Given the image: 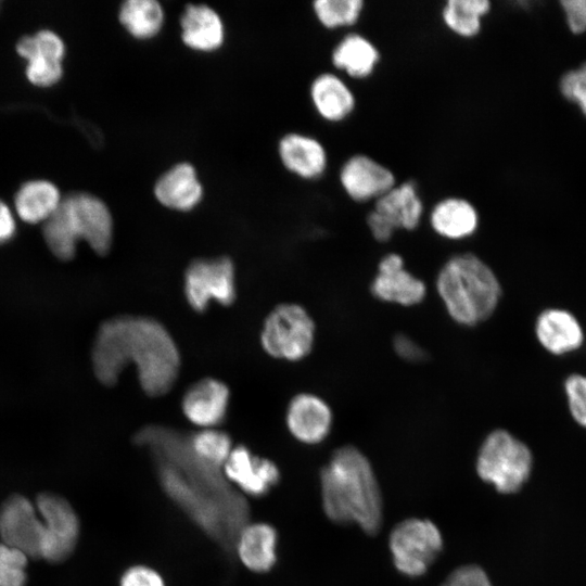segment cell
Wrapping results in <instances>:
<instances>
[{"label": "cell", "instance_id": "cell-8", "mask_svg": "<svg viewBox=\"0 0 586 586\" xmlns=\"http://www.w3.org/2000/svg\"><path fill=\"white\" fill-rule=\"evenodd\" d=\"M183 294L196 313H204L212 301L231 305L237 296L233 260L227 255L192 259L183 272Z\"/></svg>", "mask_w": 586, "mask_h": 586}, {"label": "cell", "instance_id": "cell-1", "mask_svg": "<svg viewBox=\"0 0 586 586\" xmlns=\"http://www.w3.org/2000/svg\"><path fill=\"white\" fill-rule=\"evenodd\" d=\"M135 442L150 448L167 495L212 537L229 546L245 525L247 509L219 468L200 460L189 436L164 425H146Z\"/></svg>", "mask_w": 586, "mask_h": 586}, {"label": "cell", "instance_id": "cell-5", "mask_svg": "<svg viewBox=\"0 0 586 586\" xmlns=\"http://www.w3.org/2000/svg\"><path fill=\"white\" fill-rule=\"evenodd\" d=\"M114 224L107 205L87 192H74L62 199L56 211L43 222V239L52 254L69 260L79 240L99 255L110 252Z\"/></svg>", "mask_w": 586, "mask_h": 586}, {"label": "cell", "instance_id": "cell-25", "mask_svg": "<svg viewBox=\"0 0 586 586\" xmlns=\"http://www.w3.org/2000/svg\"><path fill=\"white\" fill-rule=\"evenodd\" d=\"M331 62L337 71L355 79L369 77L380 62L375 44L358 33L344 36L331 53Z\"/></svg>", "mask_w": 586, "mask_h": 586}, {"label": "cell", "instance_id": "cell-31", "mask_svg": "<svg viewBox=\"0 0 586 586\" xmlns=\"http://www.w3.org/2000/svg\"><path fill=\"white\" fill-rule=\"evenodd\" d=\"M364 7L362 0H317L313 3L317 20L329 29L355 25Z\"/></svg>", "mask_w": 586, "mask_h": 586}, {"label": "cell", "instance_id": "cell-28", "mask_svg": "<svg viewBox=\"0 0 586 586\" xmlns=\"http://www.w3.org/2000/svg\"><path fill=\"white\" fill-rule=\"evenodd\" d=\"M492 9L488 0H448L442 9V20L454 34L471 38L482 28V20Z\"/></svg>", "mask_w": 586, "mask_h": 586}, {"label": "cell", "instance_id": "cell-27", "mask_svg": "<svg viewBox=\"0 0 586 586\" xmlns=\"http://www.w3.org/2000/svg\"><path fill=\"white\" fill-rule=\"evenodd\" d=\"M118 21L131 37L148 40L162 30L165 12L156 0H127L118 10Z\"/></svg>", "mask_w": 586, "mask_h": 586}, {"label": "cell", "instance_id": "cell-34", "mask_svg": "<svg viewBox=\"0 0 586 586\" xmlns=\"http://www.w3.org/2000/svg\"><path fill=\"white\" fill-rule=\"evenodd\" d=\"M27 80L36 87H51L63 76L62 62L46 59L28 61L25 67Z\"/></svg>", "mask_w": 586, "mask_h": 586}, {"label": "cell", "instance_id": "cell-29", "mask_svg": "<svg viewBox=\"0 0 586 586\" xmlns=\"http://www.w3.org/2000/svg\"><path fill=\"white\" fill-rule=\"evenodd\" d=\"M189 443L200 460L219 469L233 448L229 434L216 428L201 429L189 436Z\"/></svg>", "mask_w": 586, "mask_h": 586}, {"label": "cell", "instance_id": "cell-10", "mask_svg": "<svg viewBox=\"0 0 586 586\" xmlns=\"http://www.w3.org/2000/svg\"><path fill=\"white\" fill-rule=\"evenodd\" d=\"M36 507L43 524L41 558L50 562L65 560L74 550L79 534L74 509L64 498L49 493L37 497Z\"/></svg>", "mask_w": 586, "mask_h": 586}, {"label": "cell", "instance_id": "cell-11", "mask_svg": "<svg viewBox=\"0 0 586 586\" xmlns=\"http://www.w3.org/2000/svg\"><path fill=\"white\" fill-rule=\"evenodd\" d=\"M2 543L28 558H41L43 524L35 506L22 495L10 496L0 507Z\"/></svg>", "mask_w": 586, "mask_h": 586}, {"label": "cell", "instance_id": "cell-14", "mask_svg": "<svg viewBox=\"0 0 586 586\" xmlns=\"http://www.w3.org/2000/svg\"><path fill=\"white\" fill-rule=\"evenodd\" d=\"M230 390L226 383L206 377L192 383L181 398L183 416L201 429L216 428L226 418Z\"/></svg>", "mask_w": 586, "mask_h": 586}, {"label": "cell", "instance_id": "cell-21", "mask_svg": "<svg viewBox=\"0 0 586 586\" xmlns=\"http://www.w3.org/2000/svg\"><path fill=\"white\" fill-rule=\"evenodd\" d=\"M429 221L436 234L458 241L475 233L480 217L475 206L467 199L448 196L432 207Z\"/></svg>", "mask_w": 586, "mask_h": 586}, {"label": "cell", "instance_id": "cell-30", "mask_svg": "<svg viewBox=\"0 0 586 586\" xmlns=\"http://www.w3.org/2000/svg\"><path fill=\"white\" fill-rule=\"evenodd\" d=\"M16 52L26 62L46 59L63 62L65 44L53 30L42 29L34 35H26L16 42Z\"/></svg>", "mask_w": 586, "mask_h": 586}, {"label": "cell", "instance_id": "cell-15", "mask_svg": "<svg viewBox=\"0 0 586 586\" xmlns=\"http://www.w3.org/2000/svg\"><path fill=\"white\" fill-rule=\"evenodd\" d=\"M222 470L228 482L250 496L266 495L280 479L275 462L253 455L244 445L232 448Z\"/></svg>", "mask_w": 586, "mask_h": 586}, {"label": "cell", "instance_id": "cell-37", "mask_svg": "<svg viewBox=\"0 0 586 586\" xmlns=\"http://www.w3.org/2000/svg\"><path fill=\"white\" fill-rule=\"evenodd\" d=\"M120 586H165V583L155 570L145 565H135L125 571Z\"/></svg>", "mask_w": 586, "mask_h": 586}, {"label": "cell", "instance_id": "cell-6", "mask_svg": "<svg viewBox=\"0 0 586 586\" xmlns=\"http://www.w3.org/2000/svg\"><path fill=\"white\" fill-rule=\"evenodd\" d=\"M532 464L531 449L507 430L497 429L485 437L479 449L476 472L499 493L512 494L528 480Z\"/></svg>", "mask_w": 586, "mask_h": 586}, {"label": "cell", "instance_id": "cell-12", "mask_svg": "<svg viewBox=\"0 0 586 586\" xmlns=\"http://www.w3.org/2000/svg\"><path fill=\"white\" fill-rule=\"evenodd\" d=\"M345 193L356 202L377 201L396 184L394 173L367 154H354L340 168Z\"/></svg>", "mask_w": 586, "mask_h": 586}, {"label": "cell", "instance_id": "cell-26", "mask_svg": "<svg viewBox=\"0 0 586 586\" xmlns=\"http://www.w3.org/2000/svg\"><path fill=\"white\" fill-rule=\"evenodd\" d=\"M62 199L53 182L35 179L18 188L14 196V207L18 217L28 224L44 222L56 211Z\"/></svg>", "mask_w": 586, "mask_h": 586}, {"label": "cell", "instance_id": "cell-17", "mask_svg": "<svg viewBox=\"0 0 586 586\" xmlns=\"http://www.w3.org/2000/svg\"><path fill=\"white\" fill-rule=\"evenodd\" d=\"M539 345L549 354L563 356L577 351L584 343V329L577 317L561 307L542 310L534 324Z\"/></svg>", "mask_w": 586, "mask_h": 586}, {"label": "cell", "instance_id": "cell-41", "mask_svg": "<svg viewBox=\"0 0 586 586\" xmlns=\"http://www.w3.org/2000/svg\"><path fill=\"white\" fill-rule=\"evenodd\" d=\"M15 229V219L10 207L0 200V244L10 240Z\"/></svg>", "mask_w": 586, "mask_h": 586}, {"label": "cell", "instance_id": "cell-4", "mask_svg": "<svg viewBox=\"0 0 586 586\" xmlns=\"http://www.w3.org/2000/svg\"><path fill=\"white\" fill-rule=\"evenodd\" d=\"M435 286L450 318L466 327L487 320L502 295L494 270L469 252L456 254L444 263L436 276Z\"/></svg>", "mask_w": 586, "mask_h": 586}, {"label": "cell", "instance_id": "cell-38", "mask_svg": "<svg viewBox=\"0 0 586 586\" xmlns=\"http://www.w3.org/2000/svg\"><path fill=\"white\" fill-rule=\"evenodd\" d=\"M393 348L398 357L409 362L424 361L428 356L416 341L403 333L394 336Z\"/></svg>", "mask_w": 586, "mask_h": 586}, {"label": "cell", "instance_id": "cell-19", "mask_svg": "<svg viewBox=\"0 0 586 586\" xmlns=\"http://www.w3.org/2000/svg\"><path fill=\"white\" fill-rule=\"evenodd\" d=\"M181 40L191 50L214 52L225 42L226 28L219 13L205 3H190L180 16Z\"/></svg>", "mask_w": 586, "mask_h": 586}, {"label": "cell", "instance_id": "cell-33", "mask_svg": "<svg viewBox=\"0 0 586 586\" xmlns=\"http://www.w3.org/2000/svg\"><path fill=\"white\" fill-rule=\"evenodd\" d=\"M563 390L571 417L586 429V374H569L563 382Z\"/></svg>", "mask_w": 586, "mask_h": 586}, {"label": "cell", "instance_id": "cell-2", "mask_svg": "<svg viewBox=\"0 0 586 586\" xmlns=\"http://www.w3.org/2000/svg\"><path fill=\"white\" fill-rule=\"evenodd\" d=\"M91 359L97 379L106 386L117 383L127 365H135L139 385L151 397L171 390L181 366L169 331L157 319L143 315H119L103 321Z\"/></svg>", "mask_w": 586, "mask_h": 586}, {"label": "cell", "instance_id": "cell-13", "mask_svg": "<svg viewBox=\"0 0 586 586\" xmlns=\"http://www.w3.org/2000/svg\"><path fill=\"white\" fill-rule=\"evenodd\" d=\"M370 290L382 302L406 307L420 304L426 295L425 283L405 268L404 258L397 253L380 259Z\"/></svg>", "mask_w": 586, "mask_h": 586}, {"label": "cell", "instance_id": "cell-24", "mask_svg": "<svg viewBox=\"0 0 586 586\" xmlns=\"http://www.w3.org/2000/svg\"><path fill=\"white\" fill-rule=\"evenodd\" d=\"M373 209L382 214L396 230H413L423 217L424 206L416 183L404 181L379 198Z\"/></svg>", "mask_w": 586, "mask_h": 586}, {"label": "cell", "instance_id": "cell-7", "mask_svg": "<svg viewBox=\"0 0 586 586\" xmlns=\"http://www.w3.org/2000/svg\"><path fill=\"white\" fill-rule=\"evenodd\" d=\"M315 333V321L302 305L281 303L264 319L259 341L267 355L298 361L311 352Z\"/></svg>", "mask_w": 586, "mask_h": 586}, {"label": "cell", "instance_id": "cell-20", "mask_svg": "<svg viewBox=\"0 0 586 586\" xmlns=\"http://www.w3.org/2000/svg\"><path fill=\"white\" fill-rule=\"evenodd\" d=\"M282 165L302 179L321 177L328 166V154L323 144L315 137L289 132L278 143Z\"/></svg>", "mask_w": 586, "mask_h": 586}, {"label": "cell", "instance_id": "cell-9", "mask_svg": "<svg viewBox=\"0 0 586 586\" xmlns=\"http://www.w3.org/2000/svg\"><path fill=\"white\" fill-rule=\"evenodd\" d=\"M390 550L396 569L411 577L424 574L443 548L438 527L430 520L406 519L391 532Z\"/></svg>", "mask_w": 586, "mask_h": 586}, {"label": "cell", "instance_id": "cell-40", "mask_svg": "<svg viewBox=\"0 0 586 586\" xmlns=\"http://www.w3.org/2000/svg\"><path fill=\"white\" fill-rule=\"evenodd\" d=\"M366 221L371 235L380 243L390 241L396 231L394 226L375 209L368 213Z\"/></svg>", "mask_w": 586, "mask_h": 586}, {"label": "cell", "instance_id": "cell-22", "mask_svg": "<svg viewBox=\"0 0 586 586\" xmlns=\"http://www.w3.org/2000/svg\"><path fill=\"white\" fill-rule=\"evenodd\" d=\"M309 95L319 116L331 123L346 119L356 106L355 94L349 86L331 72L321 73L314 78Z\"/></svg>", "mask_w": 586, "mask_h": 586}, {"label": "cell", "instance_id": "cell-18", "mask_svg": "<svg viewBox=\"0 0 586 586\" xmlns=\"http://www.w3.org/2000/svg\"><path fill=\"white\" fill-rule=\"evenodd\" d=\"M153 193L164 207L190 212L201 203L204 189L195 167L191 163L180 162L157 178Z\"/></svg>", "mask_w": 586, "mask_h": 586}, {"label": "cell", "instance_id": "cell-35", "mask_svg": "<svg viewBox=\"0 0 586 586\" xmlns=\"http://www.w3.org/2000/svg\"><path fill=\"white\" fill-rule=\"evenodd\" d=\"M560 91L568 101L576 104L586 116V62L562 76Z\"/></svg>", "mask_w": 586, "mask_h": 586}, {"label": "cell", "instance_id": "cell-36", "mask_svg": "<svg viewBox=\"0 0 586 586\" xmlns=\"http://www.w3.org/2000/svg\"><path fill=\"white\" fill-rule=\"evenodd\" d=\"M441 586H493L479 565H463L453 571Z\"/></svg>", "mask_w": 586, "mask_h": 586}, {"label": "cell", "instance_id": "cell-16", "mask_svg": "<svg viewBox=\"0 0 586 586\" xmlns=\"http://www.w3.org/2000/svg\"><path fill=\"white\" fill-rule=\"evenodd\" d=\"M333 415L328 403L313 393H298L286 407L285 423L291 435L304 444H318L330 433Z\"/></svg>", "mask_w": 586, "mask_h": 586}, {"label": "cell", "instance_id": "cell-39", "mask_svg": "<svg viewBox=\"0 0 586 586\" xmlns=\"http://www.w3.org/2000/svg\"><path fill=\"white\" fill-rule=\"evenodd\" d=\"M561 5L571 31L584 33L586 30V0H563Z\"/></svg>", "mask_w": 586, "mask_h": 586}, {"label": "cell", "instance_id": "cell-23", "mask_svg": "<svg viewBox=\"0 0 586 586\" xmlns=\"http://www.w3.org/2000/svg\"><path fill=\"white\" fill-rule=\"evenodd\" d=\"M277 532L267 523L245 524L235 538L237 553L251 571H269L277 561Z\"/></svg>", "mask_w": 586, "mask_h": 586}, {"label": "cell", "instance_id": "cell-3", "mask_svg": "<svg viewBox=\"0 0 586 586\" xmlns=\"http://www.w3.org/2000/svg\"><path fill=\"white\" fill-rule=\"evenodd\" d=\"M322 508L336 523H357L375 534L382 524V497L367 457L352 445L333 451L320 471Z\"/></svg>", "mask_w": 586, "mask_h": 586}, {"label": "cell", "instance_id": "cell-32", "mask_svg": "<svg viewBox=\"0 0 586 586\" xmlns=\"http://www.w3.org/2000/svg\"><path fill=\"white\" fill-rule=\"evenodd\" d=\"M28 557L0 543V586H24Z\"/></svg>", "mask_w": 586, "mask_h": 586}]
</instances>
